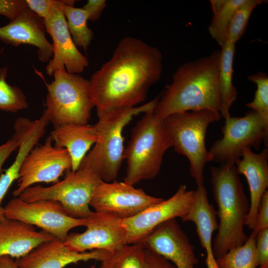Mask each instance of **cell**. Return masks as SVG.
Instances as JSON below:
<instances>
[{
    "label": "cell",
    "instance_id": "ba28073f",
    "mask_svg": "<svg viewBox=\"0 0 268 268\" xmlns=\"http://www.w3.org/2000/svg\"><path fill=\"white\" fill-rule=\"evenodd\" d=\"M102 181L92 170L79 168L69 171L65 178L52 186H32L18 197L26 202L51 200L60 202L71 216L85 219L93 211L90 201L97 186Z\"/></svg>",
    "mask_w": 268,
    "mask_h": 268
},
{
    "label": "cell",
    "instance_id": "5b68a950",
    "mask_svg": "<svg viewBox=\"0 0 268 268\" xmlns=\"http://www.w3.org/2000/svg\"><path fill=\"white\" fill-rule=\"evenodd\" d=\"M153 112L144 113L133 128L124 150L127 168L124 181L134 186L157 176L165 152L172 146L163 120Z\"/></svg>",
    "mask_w": 268,
    "mask_h": 268
},
{
    "label": "cell",
    "instance_id": "484cf974",
    "mask_svg": "<svg viewBox=\"0 0 268 268\" xmlns=\"http://www.w3.org/2000/svg\"><path fill=\"white\" fill-rule=\"evenodd\" d=\"M144 251L141 243L124 244L107 251L97 268H143Z\"/></svg>",
    "mask_w": 268,
    "mask_h": 268
},
{
    "label": "cell",
    "instance_id": "d6986e66",
    "mask_svg": "<svg viewBox=\"0 0 268 268\" xmlns=\"http://www.w3.org/2000/svg\"><path fill=\"white\" fill-rule=\"evenodd\" d=\"M241 157L235 165L238 174L244 175L249 185L250 202L246 226L253 230L262 197L268 187V149L256 153L246 148Z\"/></svg>",
    "mask_w": 268,
    "mask_h": 268
},
{
    "label": "cell",
    "instance_id": "cb8c5ba5",
    "mask_svg": "<svg viewBox=\"0 0 268 268\" xmlns=\"http://www.w3.org/2000/svg\"><path fill=\"white\" fill-rule=\"evenodd\" d=\"M75 0H63L60 6L67 21V27L76 47L86 52L93 38V33L87 24V11L74 7Z\"/></svg>",
    "mask_w": 268,
    "mask_h": 268
},
{
    "label": "cell",
    "instance_id": "f546056e",
    "mask_svg": "<svg viewBox=\"0 0 268 268\" xmlns=\"http://www.w3.org/2000/svg\"><path fill=\"white\" fill-rule=\"evenodd\" d=\"M247 78L257 85L253 100L246 106L257 112L268 124V76L262 72L247 76Z\"/></svg>",
    "mask_w": 268,
    "mask_h": 268
},
{
    "label": "cell",
    "instance_id": "4dcf8cb0",
    "mask_svg": "<svg viewBox=\"0 0 268 268\" xmlns=\"http://www.w3.org/2000/svg\"><path fill=\"white\" fill-rule=\"evenodd\" d=\"M256 257L257 268H268V228L256 235Z\"/></svg>",
    "mask_w": 268,
    "mask_h": 268
},
{
    "label": "cell",
    "instance_id": "d4e9b609",
    "mask_svg": "<svg viewBox=\"0 0 268 268\" xmlns=\"http://www.w3.org/2000/svg\"><path fill=\"white\" fill-rule=\"evenodd\" d=\"M245 0H210L212 18L208 29L211 36L222 48L227 41V29L235 12Z\"/></svg>",
    "mask_w": 268,
    "mask_h": 268
},
{
    "label": "cell",
    "instance_id": "7402d4cb",
    "mask_svg": "<svg viewBox=\"0 0 268 268\" xmlns=\"http://www.w3.org/2000/svg\"><path fill=\"white\" fill-rule=\"evenodd\" d=\"M55 146L66 149L71 158V171L77 170L87 152L98 139L93 126L67 124L54 128L50 135Z\"/></svg>",
    "mask_w": 268,
    "mask_h": 268
},
{
    "label": "cell",
    "instance_id": "83f0119b",
    "mask_svg": "<svg viewBox=\"0 0 268 268\" xmlns=\"http://www.w3.org/2000/svg\"><path fill=\"white\" fill-rule=\"evenodd\" d=\"M7 74L6 66L0 68V110L16 113L27 108L25 95L19 87L7 82Z\"/></svg>",
    "mask_w": 268,
    "mask_h": 268
},
{
    "label": "cell",
    "instance_id": "ab89813d",
    "mask_svg": "<svg viewBox=\"0 0 268 268\" xmlns=\"http://www.w3.org/2000/svg\"><path fill=\"white\" fill-rule=\"evenodd\" d=\"M90 268H97L95 265H92Z\"/></svg>",
    "mask_w": 268,
    "mask_h": 268
},
{
    "label": "cell",
    "instance_id": "d6a6232c",
    "mask_svg": "<svg viewBox=\"0 0 268 268\" xmlns=\"http://www.w3.org/2000/svg\"><path fill=\"white\" fill-rule=\"evenodd\" d=\"M27 7L25 0H0V15L11 21Z\"/></svg>",
    "mask_w": 268,
    "mask_h": 268
},
{
    "label": "cell",
    "instance_id": "4fadbf2b",
    "mask_svg": "<svg viewBox=\"0 0 268 268\" xmlns=\"http://www.w3.org/2000/svg\"><path fill=\"white\" fill-rule=\"evenodd\" d=\"M194 194V190H188L186 185H181L168 199L122 220L126 230V244L141 243L159 224L170 219L183 217L192 205Z\"/></svg>",
    "mask_w": 268,
    "mask_h": 268
},
{
    "label": "cell",
    "instance_id": "7c38bea8",
    "mask_svg": "<svg viewBox=\"0 0 268 268\" xmlns=\"http://www.w3.org/2000/svg\"><path fill=\"white\" fill-rule=\"evenodd\" d=\"M52 141L48 136L44 144L35 146L26 156L19 171L17 187L13 192L14 197L36 183H56L64 172L71 170L67 151L53 146Z\"/></svg>",
    "mask_w": 268,
    "mask_h": 268
},
{
    "label": "cell",
    "instance_id": "4316f807",
    "mask_svg": "<svg viewBox=\"0 0 268 268\" xmlns=\"http://www.w3.org/2000/svg\"><path fill=\"white\" fill-rule=\"evenodd\" d=\"M256 237L252 231L242 245L230 249L216 259L219 268H257Z\"/></svg>",
    "mask_w": 268,
    "mask_h": 268
},
{
    "label": "cell",
    "instance_id": "ffe728a7",
    "mask_svg": "<svg viewBox=\"0 0 268 268\" xmlns=\"http://www.w3.org/2000/svg\"><path fill=\"white\" fill-rule=\"evenodd\" d=\"M53 238L31 225L5 217L0 221V257L18 259Z\"/></svg>",
    "mask_w": 268,
    "mask_h": 268
},
{
    "label": "cell",
    "instance_id": "836d02e7",
    "mask_svg": "<svg viewBox=\"0 0 268 268\" xmlns=\"http://www.w3.org/2000/svg\"><path fill=\"white\" fill-rule=\"evenodd\" d=\"M268 228V191L263 194L259 205L256 222L252 231L256 235L258 232Z\"/></svg>",
    "mask_w": 268,
    "mask_h": 268
},
{
    "label": "cell",
    "instance_id": "9a60e30c",
    "mask_svg": "<svg viewBox=\"0 0 268 268\" xmlns=\"http://www.w3.org/2000/svg\"><path fill=\"white\" fill-rule=\"evenodd\" d=\"M85 219L86 230L69 234L64 241L70 249L77 252L94 250L111 251L126 244V230L122 220L95 211Z\"/></svg>",
    "mask_w": 268,
    "mask_h": 268
},
{
    "label": "cell",
    "instance_id": "52a82bcc",
    "mask_svg": "<svg viewBox=\"0 0 268 268\" xmlns=\"http://www.w3.org/2000/svg\"><path fill=\"white\" fill-rule=\"evenodd\" d=\"M49 84L42 77L47 89L45 112L54 128L67 124H88L94 107L89 81L65 68L54 72Z\"/></svg>",
    "mask_w": 268,
    "mask_h": 268
},
{
    "label": "cell",
    "instance_id": "f35d334b",
    "mask_svg": "<svg viewBox=\"0 0 268 268\" xmlns=\"http://www.w3.org/2000/svg\"><path fill=\"white\" fill-rule=\"evenodd\" d=\"M0 268H20L13 258L4 256L0 257Z\"/></svg>",
    "mask_w": 268,
    "mask_h": 268
},
{
    "label": "cell",
    "instance_id": "ac0fdd59",
    "mask_svg": "<svg viewBox=\"0 0 268 268\" xmlns=\"http://www.w3.org/2000/svg\"><path fill=\"white\" fill-rule=\"evenodd\" d=\"M106 251L77 252L56 238L44 242L15 260L20 268H64L69 264L90 260L101 261Z\"/></svg>",
    "mask_w": 268,
    "mask_h": 268
},
{
    "label": "cell",
    "instance_id": "1f68e13d",
    "mask_svg": "<svg viewBox=\"0 0 268 268\" xmlns=\"http://www.w3.org/2000/svg\"><path fill=\"white\" fill-rule=\"evenodd\" d=\"M19 173V170L10 165L0 176V221L5 218L2 201L12 184L18 179Z\"/></svg>",
    "mask_w": 268,
    "mask_h": 268
},
{
    "label": "cell",
    "instance_id": "8d00e7d4",
    "mask_svg": "<svg viewBox=\"0 0 268 268\" xmlns=\"http://www.w3.org/2000/svg\"><path fill=\"white\" fill-rule=\"evenodd\" d=\"M106 5L105 0H89L82 8L87 11L89 20L95 21L100 18Z\"/></svg>",
    "mask_w": 268,
    "mask_h": 268
},
{
    "label": "cell",
    "instance_id": "f1b7e54d",
    "mask_svg": "<svg viewBox=\"0 0 268 268\" xmlns=\"http://www.w3.org/2000/svg\"><path fill=\"white\" fill-rule=\"evenodd\" d=\"M266 0H245L233 15L227 29V40L235 44L243 36L253 10Z\"/></svg>",
    "mask_w": 268,
    "mask_h": 268
},
{
    "label": "cell",
    "instance_id": "9c48e42d",
    "mask_svg": "<svg viewBox=\"0 0 268 268\" xmlns=\"http://www.w3.org/2000/svg\"><path fill=\"white\" fill-rule=\"evenodd\" d=\"M221 131L223 136L215 141L208 151L209 162L235 164L245 149L258 150L262 141L268 146V124L254 110L243 117L225 119Z\"/></svg>",
    "mask_w": 268,
    "mask_h": 268
},
{
    "label": "cell",
    "instance_id": "2e32d148",
    "mask_svg": "<svg viewBox=\"0 0 268 268\" xmlns=\"http://www.w3.org/2000/svg\"><path fill=\"white\" fill-rule=\"evenodd\" d=\"M141 243L145 249L167 259L176 268H195L198 264L194 247L176 218L159 224Z\"/></svg>",
    "mask_w": 268,
    "mask_h": 268
},
{
    "label": "cell",
    "instance_id": "7a4b0ae2",
    "mask_svg": "<svg viewBox=\"0 0 268 268\" xmlns=\"http://www.w3.org/2000/svg\"><path fill=\"white\" fill-rule=\"evenodd\" d=\"M220 51L186 63L160 95L154 114L164 120L178 112L208 110L221 115L218 87Z\"/></svg>",
    "mask_w": 268,
    "mask_h": 268
},
{
    "label": "cell",
    "instance_id": "44dd1931",
    "mask_svg": "<svg viewBox=\"0 0 268 268\" xmlns=\"http://www.w3.org/2000/svg\"><path fill=\"white\" fill-rule=\"evenodd\" d=\"M194 191L192 205L181 220L193 222L196 225L201 244L206 253L207 268H219L213 255L212 244L213 233L218 226L216 211L208 201L207 190L203 185L198 186Z\"/></svg>",
    "mask_w": 268,
    "mask_h": 268
},
{
    "label": "cell",
    "instance_id": "e0dca14e",
    "mask_svg": "<svg viewBox=\"0 0 268 268\" xmlns=\"http://www.w3.org/2000/svg\"><path fill=\"white\" fill-rule=\"evenodd\" d=\"M45 33L44 19L27 7L8 24L0 27V40L15 47L21 44L35 46L39 60L44 63L53 56V45Z\"/></svg>",
    "mask_w": 268,
    "mask_h": 268
},
{
    "label": "cell",
    "instance_id": "277c9868",
    "mask_svg": "<svg viewBox=\"0 0 268 268\" xmlns=\"http://www.w3.org/2000/svg\"><path fill=\"white\" fill-rule=\"evenodd\" d=\"M159 98V95L138 107L97 113L98 120L94 126L98 140L79 168L92 170L103 181L115 180L124 160V128L134 116L154 111Z\"/></svg>",
    "mask_w": 268,
    "mask_h": 268
},
{
    "label": "cell",
    "instance_id": "e575fe53",
    "mask_svg": "<svg viewBox=\"0 0 268 268\" xmlns=\"http://www.w3.org/2000/svg\"><path fill=\"white\" fill-rule=\"evenodd\" d=\"M143 268H176V267L162 256L145 249Z\"/></svg>",
    "mask_w": 268,
    "mask_h": 268
},
{
    "label": "cell",
    "instance_id": "74e56055",
    "mask_svg": "<svg viewBox=\"0 0 268 268\" xmlns=\"http://www.w3.org/2000/svg\"><path fill=\"white\" fill-rule=\"evenodd\" d=\"M19 142L12 136L4 143L0 145V171L2 166L11 153L18 148Z\"/></svg>",
    "mask_w": 268,
    "mask_h": 268
},
{
    "label": "cell",
    "instance_id": "30bf717a",
    "mask_svg": "<svg viewBox=\"0 0 268 268\" xmlns=\"http://www.w3.org/2000/svg\"><path fill=\"white\" fill-rule=\"evenodd\" d=\"M3 208L5 218L37 226L63 241L71 229L86 224V219L71 216L60 202L51 200L26 202L15 197Z\"/></svg>",
    "mask_w": 268,
    "mask_h": 268
},
{
    "label": "cell",
    "instance_id": "d590c367",
    "mask_svg": "<svg viewBox=\"0 0 268 268\" xmlns=\"http://www.w3.org/2000/svg\"><path fill=\"white\" fill-rule=\"evenodd\" d=\"M28 8L44 19L49 15L56 0H25Z\"/></svg>",
    "mask_w": 268,
    "mask_h": 268
},
{
    "label": "cell",
    "instance_id": "5bb4252c",
    "mask_svg": "<svg viewBox=\"0 0 268 268\" xmlns=\"http://www.w3.org/2000/svg\"><path fill=\"white\" fill-rule=\"evenodd\" d=\"M62 2L63 0H56L49 15L44 19L46 32L53 40V58L45 68L49 76L62 68H65L69 73L79 74L89 65L87 58L80 53L73 41L61 8Z\"/></svg>",
    "mask_w": 268,
    "mask_h": 268
},
{
    "label": "cell",
    "instance_id": "6da1fadb",
    "mask_svg": "<svg viewBox=\"0 0 268 268\" xmlns=\"http://www.w3.org/2000/svg\"><path fill=\"white\" fill-rule=\"evenodd\" d=\"M162 67L157 48L135 37L122 38L110 59L89 80L97 113L136 107L144 101L159 80Z\"/></svg>",
    "mask_w": 268,
    "mask_h": 268
},
{
    "label": "cell",
    "instance_id": "3957f363",
    "mask_svg": "<svg viewBox=\"0 0 268 268\" xmlns=\"http://www.w3.org/2000/svg\"><path fill=\"white\" fill-rule=\"evenodd\" d=\"M211 183L219 219L212 245L215 259L230 249L242 245L248 236L244 232L250 202L234 163L211 166Z\"/></svg>",
    "mask_w": 268,
    "mask_h": 268
},
{
    "label": "cell",
    "instance_id": "8992f818",
    "mask_svg": "<svg viewBox=\"0 0 268 268\" xmlns=\"http://www.w3.org/2000/svg\"><path fill=\"white\" fill-rule=\"evenodd\" d=\"M221 117V115L204 109L175 113L163 120L174 150L188 158L190 173L197 186L203 185L204 167L209 162L208 151L205 147L207 128Z\"/></svg>",
    "mask_w": 268,
    "mask_h": 268
},
{
    "label": "cell",
    "instance_id": "8fae6325",
    "mask_svg": "<svg viewBox=\"0 0 268 268\" xmlns=\"http://www.w3.org/2000/svg\"><path fill=\"white\" fill-rule=\"evenodd\" d=\"M164 199L146 194L124 181H101L93 193L90 206L95 212L124 220L135 216Z\"/></svg>",
    "mask_w": 268,
    "mask_h": 268
},
{
    "label": "cell",
    "instance_id": "603a6c76",
    "mask_svg": "<svg viewBox=\"0 0 268 268\" xmlns=\"http://www.w3.org/2000/svg\"><path fill=\"white\" fill-rule=\"evenodd\" d=\"M235 51V44L227 40L220 51L218 75L220 113L225 119L230 117L229 110L237 95V90L232 83Z\"/></svg>",
    "mask_w": 268,
    "mask_h": 268
}]
</instances>
